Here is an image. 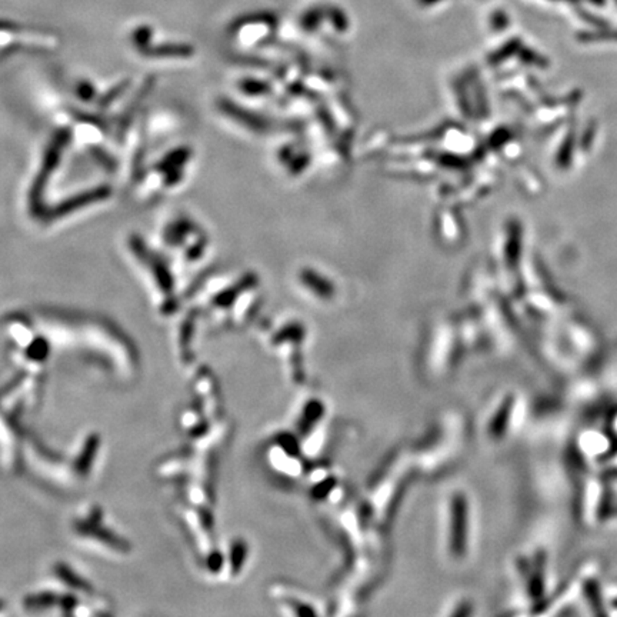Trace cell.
<instances>
[{"instance_id": "cell-1", "label": "cell", "mask_w": 617, "mask_h": 617, "mask_svg": "<svg viewBox=\"0 0 617 617\" xmlns=\"http://www.w3.org/2000/svg\"><path fill=\"white\" fill-rule=\"evenodd\" d=\"M422 3H425V5H432V3H436V2H439V0H421Z\"/></svg>"}]
</instances>
